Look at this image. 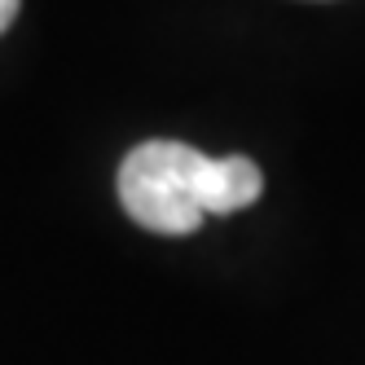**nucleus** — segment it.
Listing matches in <instances>:
<instances>
[{
  "mask_svg": "<svg viewBox=\"0 0 365 365\" xmlns=\"http://www.w3.org/2000/svg\"><path fill=\"white\" fill-rule=\"evenodd\" d=\"M202 163L207 154L185 141H141L119 168V202L141 229L163 238L194 233L202 212Z\"/></svg>",
  "mask_w": 365,
  "mask_h": 365,
  "instance_id": "1",
  "label": "nucleus"
},
{
  "mask_svg": "<svg viewBox=\"0 0 365 365\" xmlns=\"http://www.w3.org/2000/svg\"><path fill=\"white\" fill-rule=\"evenodd\" d=\"M264 194V176L247 154H225V159L202 163V212L207 216H229L251 207Z\"/></svg>",
  "mask_w": 365,
  "mask_h": 365,
  "instance_id": "2",
  "label": "nucleus"
},
{
  "mask_svg": "<svg viewBox=\"0 0 365 365\" xmlns=\"http://www.w3.org/2000/svg\"><path fill=\"white\" fill-rule=\"evenodd\" d=\"M18 5H22V0H0V36H5L9 22L18 18Z\"/></svg>",
  "mask_w": 365,
  "mask_h": 365,
  "instance_id": "3",
  "label": "nucleus"
}]
</instances>
